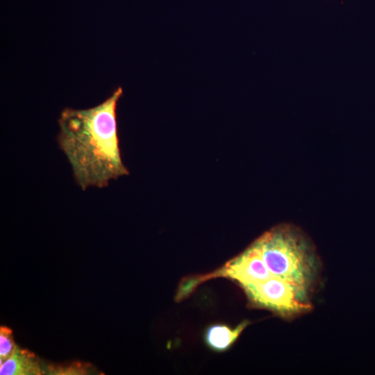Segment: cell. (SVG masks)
Returning a JSON list of instances; mask_svg holds the SVG:
<instances>
[{
    "mask_svg": "<svg viewBox=\"0 0 375 375\" xmlns=\"http://www.w3.org/2000/svg\"><path fill=\"white\" fill-rule=\"evenodd\" d=\"M44 372V367L35 354L17 346L12 355L0 365L1 375H38Z\"/></svg>",
    "mask_w": 375,
    "mask_h": 375,
    "instance_id": "cell-5",
    "label": "cell"
},
{
    "mask_svg": "<svg viewBox=\"0 0 375 375\" xmlns=\"http://www.w3.org/2000/svg\"><path fill=\"white\" fill-rule=\"evenodd\" d=\"M247 325L246 322L234 328L224 324L210 325L204 333L205 342L213 351H226L236 341Z\"/></svg>",
    "mask_w": 375,
    "mask_h": 375,
    "instance_id": "cell-6",
    "label": "cell"
},
{
    "mask_svg": "<svg viewBox=\"0 0 375 375\" xmlns=\"http://www.w3.org/2000/svg\"><path fill=\"white\" fill-rule=\"evenodd\" d=\"M254 244L274 276L306 294L314 272V260L310 248L298 233L290 227L275 228Z\"/></svg>",
    "mask_w": 375,
    "mask_h": 375,
    "instance_id": "cell-2",
    "label": "cell"
},
{
    "mask_svg": "<svg viewBox=\"0 0 375 375\" xmlns=\"http://www.w3.org/2000/svg\"><path fill=\"white\" fill-rule=\"evenodd\" d=\"M88 367L82 365V364H74L72 365L62 367H47L46 372H51L50 374H87L88 372Z\"/></svg>",
    "mask_w": 375,
    "mask_h": 375,
    "instance_id": "cell-8",
    "label": "cell"
},
{
    "mask_svg": "<svg viewBox=\"0 0 375 375\" xmlns=\"http://www.w3.org/2000/svg\"><path fill=\"white\" fill-rule=\"evenodd\" d=\"M17 345L15 344L12 331L6 326L0 328V365L13 353Z\"/></svg>",
    "mask_w": 375,
    "mask_h": 375,
    "instance_id": "cell-7",
    "label": "cell"
},
{
    "mask_svg": "<svg viewBox=\"0 0 375 375\" xmlns=\"http://www.w3.org/2000/svg\"><path fill=\"white\" fill-rule=\"evenodd\" d=\"M272 276L253 243L243 253L206 278H229L243 288L267 280Z\"/></svg>",
    "mask_w": 375,
    "mask_h": 375,
    "instance_id": "cell-4",
    "label": "cell"
},
{
    "mask_svg": "<svg viewBox=\"0 0 375 375\" xmlns=\"http://www.w3.org/2000/svg\"><path fill=\"white\" fill-rule=\"evenodd\" d=\"M122 92L118 88L96 106L65 108L60 114L58 143L83 190L106 187L111 180L128 174L117 129L116 107Z\"/></svg>",
    "mask_w": 375,
    "mask_h": 375,
    "instance_id": "cell-1",
    "label": "cell"
},
{
    "mask_svg": "<svg viewBox=\"0 0 375 375\" xmlns=\"http://www.w3.org/2000/svg\"><path fill=\"white\" fill-rule=\"evenodd\" d=\"M242 288L255 305L285 316L303 312L310 307L306 301V294L294 285L275 276Z\"/></svg>",
    "mask_w": 375,
    "mask_h": 375,
    "instance_id": "cell-3",
    "label": "cell"
}]
</instances>
